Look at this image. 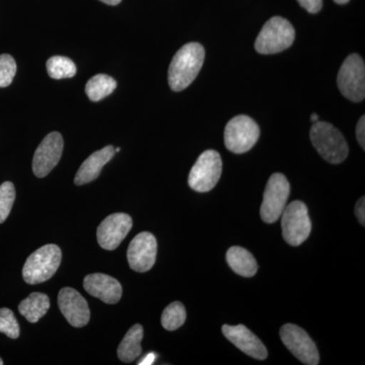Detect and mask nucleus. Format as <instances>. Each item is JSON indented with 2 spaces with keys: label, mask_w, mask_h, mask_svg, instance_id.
<instances>
[{
  "label": "nucleus",
  "mask_w": 365,
  "mask_h": 365,
  "mask_svg": "<svg viewBox=\"0 0 365 365\" xmlns=\"http://www.w3.org/2000/svg\"><path fill=\"white\" fill-rule=\"evenodd\" d=\"M186 309L179 302H172L162 314V325L165 330L175 331L181 328L186 321Z\"/></svg>",
  "instance_id": "23"
},
{
  "label": "nucleus",
  "mask_w": 365,
  "mask_h": 365,
  "mask_svg": "<svg viewBox=\"0 0 365 365\" xmlns=\"http://www.w3.org/2000/svg\"><path fill=\"white\" fill-rule=\"evenodd\" d=\"M58 306L72 327L81 328L88 325L91 318L90 307L78 290L71 287L62 288L58 294Z\"/></svg>",
  "instance_id": "14"
},
{
  "label": "nucleus",
  "mask_w": 365,
  "mask_h": 365,
  "mask_svg": "<svg viewBox=\"0 0 365 365\" xmlns=\"http://www.w3.org/2000/svg\"><path fill=\"white\" fill-rule=\"evenodd\" d=\"M63 138L58 132H51L43 139L33 158L36 177L44 178L56 167L63 153Z\"/></svg>",
  "instance_id": "12"
},
{
  "label": "nucleus",
  "mask_w": 365,
  "mask_h": 365,
  "mask_svg": "<svg viewBox=\"0 0 365 365\" xmlns=\"http://www.w3.org/2000/svg\"><path fill=\"white\" fill-rule=\"evenodd\" d=\"M260 136V128L252 118L239 115L225 126V143L232 153H245L251 150Z\"/></svg>",
  "instance_id": "7"
},
{
  "label": "nucleus",
  "mask_w": 365,
  "mask_h": 365,
  "mask_svg": "<svg viewBox=\"0 0 365 365\" xmlns=\"http://www.w3.org/2000/svg\"><path fill=\"white\" fill-rule=\"evenodd\" d=\"M297 1L309 14L319 13L323 6V0H297Z\"/></svg>",
  "instance_id": "27"
},
{
  "label": "nucleus",
  "mask_w": 365,
  "mask_h": 365,
  "mask_svg": "<svg viewBox=\"0 0 365 365\" xmlns=\"http://www.w3.org/2000/svg\"><path fill=\"white\" fill-rule=\"evenodd\" d=\"M0 333L6 334L11 339H16L20 336V326L16 316L6 307L0 309Z\"/></svg>",
  "instance_id": "25"
},
{
  "label": "nucleus",
  "mask_w": 365,
  "mask_h": 365,
  "mask_svg": "<svg viewBox=\"0 0 365 365\" xmlns=\"http://www.w3.org/2000/svg\"><path fill=\"white\" fill-rule=\"evenodd\" d=\"M117 81L107 74H97L86 86V93L93 102H98L116 90Z\"/></svg>",
  "instance_id": "21"
},
{
  "label": "nucleus",
  "mask_w": 365,
  "mask_h": 365,
  "mask_svg": "<svg viewBox=\"0 0 365 365\" xmlns=\"http://www.w3.org/2000/svg\"><path fill=\"white\" fill-rule=\"evenodd\" d=\"M334 1H335L336 4H348V2H349V0H334Z\"/></svg>",
  "instance_id": "32"
},
{
  "label": "nucleus",
  "mask_w": 365,
  "mask_h": 365,
  "mask_svg": "<svg viewBox=\"0 0 365 365\" xmlns=\"http://www.w3.org/2000/svg\"><path fill=\"white\" fill-rule=\"evenodd\" d=\"M222 172V162L220 153L212 150L204 151L190 170V188L200 193L211 191L220 181Z\"/></svg>",
  "instance_id": "6"
},
{
  "label": "nucleus",
  "mask_w": 365,
  "mask_h": 365,
  "mask_svg": "<svg viewBox=\"0 0 365 365\" xmlns=\"http://www.w3.org/2000/svg\"><path fill=\"white\" fill-rule=\"evenodd\" d=\"M16 73V60L9 54L0 55V88H6L13 83Z\"/></svg>",
  "instance_id": "26"
},
{
  "label": "nucleus",
  "mask_w": 365,
  "mask_h": 365,
  "mask_svg": "<svg viewBox=\"0 0 365 365\" xmlns=\"http://www.w3.org/2000/svg\"><path fill=\"white\" fill-rule=\"evenodd\" d=\"M227 261L230 267L242 277H253L258 270L253 255L242 247H232L228 250Z\"/></svg>",
  "instance_id": "19"
},
{
  "label": "nucleus",
  "mask_w": 365,
  "mask_h": 365,
  "mask_svg": "<svg viewBox=\"0 0 365 365\" xmlns=\"http://www.w3.org/2000/svg\"><path fill=\"white\" fill-rule=\"evenodd\" d=\"M222 333L235 347L249 356L258 360L267 359L268 351L265 345L246 326L225 325L222 327Z\"/></svg>",
  "instance_id": "15"
},
{
  "label": "nucleus",
  "mask_w": 365,
  "mask_h": 365,
  "mask_svg": "<svg viewBox=\"0 0 365 365\" xmlns=\"http://www.w3.org/2000/svg\"><path fill=\"white\" fill-rule=\"evenodd\" d=\"M83 287L88 294L100 299L105 304H117L121 299L122 285L107 274L95 273L86 276Z\"/></svg>",
  "instance_id": "16"
},
{
  "label": "nucleus",
  "mask_w": 365,
  "mask_h": 365,
  "mask_svg": "<svg viewBox=\"0 0 365 365\" xmlns=\"http://www.w3.org/2000/svg\"><path fill=\"white\" fill-rule=\"evenodd\" d=\"M294 26L281 16H274L262 28L255 42V49L260 54H276L288 49L294 44Z\"/></svg>",
  "instance_id": "4"
},
{
  "label": "nucleus",
  "mask_w": 365,
  "mask_h": 365,
  "mask_svg": "<svg viewBox=\"0 0 365 365\" xmlns=\"http://www.w3.org/2000/svg\"><path fill=\"white\" fill-rule=\"evenodd\" d=\"M312 143L327 162L337 165L344 162L348 155V144L344 136L328 122H318L311 129Z\"/></svg>",
  "instance_id": "2"
},
{
  "label": "nucleus",
  "mask_w": 365,
  "mask_h": 365,
  "mask_svg": "<svg viewBox=\"0 0 365 365\" xmlns=\"http://www.w3.org/2000/svg\"><path fill=\"white\" fill-rule=\"evenodd\" d=\"M132 225V218L126 213L108 216L98 227V245L108 251L117 249L130 232Z\"/></svg>",
  "instance_id": "13"
},
{
  "label": "nucleus",
  "mask_w": 365,
  "mask_h": 365,
  "mask_svg": "<svg viewBox=\"0 0 365 365\" xmlns=\"http://www.w3.org/2000/svg\"><path fill=\"white\" fill-rule=\"evenodd\" d=\"M281 225L283 237L290 246L297 247L306 242L312 230L306 204L302 201L288 204L281 215Z\"/></svg>",
  "instance_id": "5"
},
{
  "label": "nucleus",
  "mask_w": 365,
  "mask_h": 365,
  "mask_svg": "<svg viewBox=\"0 0 365 365\" xmlns=\"http://www.w3.org/2000/svg\"><path fill=\"white\" fill-rule=\"evenodd\" d=\"M280 338L287 349L302 364H319L318 348L304 329L294 324H287L280 329Z\"/></svg>",
  "instance_id": "10"
},
{
  "label": "nucleus",
  "mask_w": 365,
  "mask_h": 365,
  "mask_svg": "<svg viewBox=\"0 0 365 365\" xmlns=\"http://www.w3.org/2000/svg\"><path fill=\"white\" fill-rule=\"evenodd\" d=\"M338 88L348 100L359 103L365 97V66L359 54H351L345 59L337 78Z\"/></svg>",
  "instance_id": "8"
},
{
  "label": "nucleus",
  "mask_w": 365,
  "mask_h": 365,
  "mask_svg": "<svg viewBox=\"0 0 365 365\" xmlns=\"http://www.w3.org/2000/svg\"><path fill=\"white\" fill-rule=\"evenodd\" d=\"M115 153L116 151H115L114 146L112 145L106 146L103 150L93 153L86 158L76 173V176L74 178L76 185L81 186V185L95 181L100 176L104 165L112 160Z\"/></svg>",
  "instance_id": "17"
},
{
  "label": "nucleus",
  "mask_w": 365,
  "mask_h": 365,
  "mask_svg": "<svg viewBox=\"0 0 365 365\" xmlns=\"http://www.w3.org/2000/svg\"><path fill=\"white\" fill-rule=\"evenodd\" d=\"M50 307V299L48 295L34 292L21 302L19 304V312L25 317L30 323H37L41 318L47 314Z\"/></svg>",
  "instance_id": "20"
},
{
  "label": "nucleus",
  "mask_w": 365,
  "mask_h": 365,
  "mask_svg": "<svg viewBox=\"0 0 365 365\" xmlns=\"http://www.w3.org/2000/svg\"><path fill=\"white\" fill-rule=\"evenodd\" d=\"M319 116L317 114L312 115L311 120L312 121L317 122L318 121Z\"/></svg>",
  "instance_id": "33"
},
{
  "label": "nucleus",
  "mask_w": 365,
  "mask_h": 365,
  "mask_svg": "<svg viewBox=\"0 0 365 365\" xmlns=\"http://www.w3.org/2000/svg\"><path fill=\"white\" fill-rule=\"evenodd\" d=\"M157 254L158 242L155 235L143 232L132 240L127 251V259L132 270L143 273L153 267Z\"/></svg>",
  "instance_id": "11"
},
{
  "label": "nucleus",
  "mask_w": 365,
  "mask_h": 365,
  "mask_svg": "<svg viewBox=\"0 0 365 365\" xmlns=\"http://www.w3.org/2000/svg\"><path fill=\"white\" fill-rule=\"evenodd\" d=\"M143 338V326L136 324L129 329L128 332L120 343L118 347V357L121 361L130 364L134 360L138 359L143 353L141 348V341Z\"/></svg>",
  "instance_id": "18"
},
{
  "label": "nucleus",
  "mask_w": 365,
  "mask_h": 365,
  "mask_svg": "<svg viewBox=\"0 0 365 365\" xmlns=\"http://www.w3.org/2000/svg\"><path fill=\"white\" fill-rule=\"evenodd\" d=\"M205 50L199 43L182 46L173 57L169 68V85L174 91L188 88L202 68Z\"/></svg>",
  "instance_id": "1"
},
{
  "label": "nucleus",
  "mask_w": 365,
  "mask_h": 365,
  "mask_svg": "<svg viewBox=\"0 0 365 365\" xmlns=\"http://www.w3.org/2000/svg\"><path fill=\"white\" fill-rule=\"evenodd\" d=\"M365 117L362 116L360 118L359 123H357L356 126V137L357 140H359V143L360 146H361L362 150L365 148Z\"/></svg>",
  "instance_id": "28"
},
{
  "label": "nucleus",
  "mask_w": 365,
  "mask_h": 365,
  "mask_svg": "<svg viewBox=\"0 0 365 365\" xmlns=\"http://www.w3.org/2000/svg\"><path fill=\"white\" fill-rule=\"evenodd\" d=\"M355 215L357 216V220L360 222L362 227L365 225V198L361 197L359 199V202L355 206Z\"/></svg>",
  "instance_id": "29"
},
{
  "label": "nucleus",
  "mask_w": 365,
  "mask_h": 365,
  "mask_svg": "<svg viewBox=\"0 0 365 365\" xmlns=\"http://www.w3.org/2000/svg\"><path fill=\"white\" fill-rule=\"evenodd\" d=\"M47 71L51 78L63 79L73 78L78 71L71 59L63 56H53L48 59Z\"/></svg>",
  "instance_id": "22"
},
{
  "label": "nucleus",
  "mask_w": 365,
  "mask_h": 365,
  "mask_svg": "<svg viewBox=\"0 0 365 365\" xmlns=\"http://www.w3.org/2000/svg\"><path fill=\"white\" fill-rule=\"evenodd\" d=\"M62 253L56 245H46L34 252L23 268V277L28 284L36 285L49 280L58 270Z\"/></svg>",
  "instance_id": "3"
},
{
  "label": "nucleus",
  "mask_w": 365,
  "mask_h": 365,
  "mask_svg": "<svg viewBox=\"0 0 365 365\" xmlns=\"http://www.w3.org/2000/svg\"><path fill=\"white\" fill-rule=\"evenodd\" d=\"M155 359H157V355L155 354V353H148V355H146L145 357L143 360H141V362H139V364L143 365H150L153 364V361H155Z\"/></svg>",
  "instance_id": "30"
},
{
  "label": "nucleus",
  "mask_w": 365,
  "mask_h": 365,
  "mask_svg": "<svg viewBox=\"0 0 365 365\" xmlns=\"http://www.w3.org/2000/svg\"><path fill=\"white\" fill-rule=\"evenodd\" d=\"M290 185L287 177L275 173L270 177L263 195L261 217L264 222L274 223L281 217L287 205Z\"/></svg>",
  "instance_id": "9"
},
{
  "label": "nucleus",
  "mask_w": 365,
  "mask_h": 365,
  "mask_svg": "<svg viewBox=\"0 0 365 365\" xmlns=\"http://www.w3.org/2000/svg\"><path fill=\"white\" fill-rule=\"evenodd\" d=\"M16 199V188L11 182H4L0 186V223L6 222Z\"/></svg>",
  "instance_id": "24"
},
{
  "label": "nucleus",
  "mask_w": 365,
  "mask_h": 365,
  "mask_svg": "<svg viewBox=\"0 0 365 365\" xmlns=\"http://www.w3.org/2000/svg\"><path fill=\"white\" fill-rule=\"evenodd\" d=\"M2 364H4V361H2V359H0V365H2Z\"/></svg>",
  "instance_id": "34"
},
{
  "label": "nucleus",
  "mask_w": 365,
  "mask_h": 365,
  "mask_svg": "<svg viewBox=\"0 0 365 365\" xmlns=\"http://www.w3.org/2000/svg\"><path fill=\"white\" fill-rule=\"evenodd\" d=\"M101 1L104 2L106 4H109V6H117L122 0H101Z\"/></svg>",
  "instance_id": "31"
}]
</instances>
